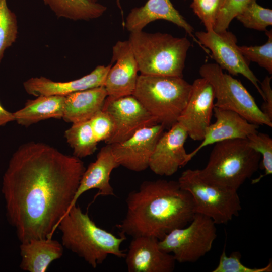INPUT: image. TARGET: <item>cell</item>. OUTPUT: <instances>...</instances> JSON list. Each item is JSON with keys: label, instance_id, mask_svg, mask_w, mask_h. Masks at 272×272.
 I'll return each instance as SVG.
<instances>
[{"label": "cell", "instance_id": "obj_15", "mask_svg": "<svg viewBox=\"0 0 272 272\" xmlns=\"http://www.w3.org/2000/svg\"><path fill=\"white\" fill-rule=\"evenodd\" d=\"M112 63L104 85L110 99L132 95L139 67L128 40L118 41L112 48Z\"/></svg>", "mask_w": 272, "mask_h": 272}, {"label": "cell", "instance_id": "obj_33", "mask_svg": "<svg viewBox=\"0 0 272 272\" xmlns=\"http://www.w3.org/2000/svg\"><path fill=\"white\" fill-rule=\"evenodd\" d=\"M89 121L97 142L105 141L106 143L112 135L114 129L113 123L109 114L101 110Z\"/></svg>", "mask_w": 272, "mask_h": 272}, {"label": "cell", "instance_id": "obj_27", "mask_svg": "<svg viewBox=\"0 0 272 272\" xmlns=\"http://www.w3.org/2000/svg\"><path fill=\"white\" fill-rule=\"evenodd\" d=\"M16 16L8 7L7 0H0V63L7 48L17 39Z\"/></svg>", "mask_w": 272, "mask_h": 272}, {"label": "cell", "instance_id": "obj_7", "mask_svg": "<svg viewBox=\"0 0 272 272\" xmlns=\"http://www.w3.org/2000/svg\"><path fill=\"white\" fill-rule=\"evenodd\" d=\"M178 182L183 189L191 194L195 213L210 218L216 224L227 223L241 210L238 191L206 181L198 169L183 171Z\"/></svg>", "mask_w": 272, "mask_h": 272}, {"label": "cell", "instance_id": "obj_3", "mask_svg": "<svg viewBox=\"0 0 272 272\" xmlns=\"http://www.w3.org/2000/svg\"><path fill=\"white\" fill-rule=\"evenodd\" d=\"M57 228L61 232L63 246L94 268L102 263L109 255L119 258L125 257L126 253L120 246L126 236L117 237L98 227L77 204L65 214Z\"/></svg>", "mask_w": 272, "mask_h": 272}, {"label": "cell", "instance_id": "obj_20", "mask_svg": "<svg viewBox=\"0 0 272 272\" xmlns=\"http://www.w3.org/2000/svg\"><path fill=\"white\" fill-rule=\"evenodd\" d=\"M119 166L110 145L103 147L97 154L96 160L85 169L70 208L76 204L83 193L89 190H98L94 199L101 195L115 196L110 178L112 171Z\"/></svg>", "mask_w": 272, "mask_h": 272}, {"label": "cell", "instance_id": "obj_18", "mask_svg": "<svg viewBox=\"0 0 272 272\" xmlns=\"http://www.w3.org/2000/svg\"><path fill=\"white\" fill-rule=\"evenodd\" d=\"M216 121L207 128L200 144L190 153L192 158L201 149L227 140L246 139L257 131L259 125L251 123L237 113L214 107Z\"/></svg>", "mask_w": 272, "mask_h": 272}, {"label": "cell", "instance_id": "obj_22", "mask_svg": "<svg viewBox=\"0 0 272 272\" xmlns=\"http://www.w3.org/2000/svg\"><path fill=\"white\" fill-rule=\"evenodd\" d=\"M107 97L104 86L67 95L65 96L62 119L72 124L90 120L102 110Z\"/></svg>", "mask_w": 272, "mask_h": 272}, {"label": "cell", "instance_id": "obj_13", "mask_svg": "<svg viewBox=\"0 0 272 272\" xmlns=\"http://www.w3.org/2000/svg\"><path fill=\"white\" fill-rule=\"evenodd\" d=\"M188 134L178 122L163 132L150 159L149 168L155 174L170 176L192 159L184 148Z\"/></svg>", "mask_w": 272, "mask_h": 272}, {"label": "cell", "instance_id": "obj_16", "mask_svg": "<svg viewBox=\"0 0 272 272\" xmlns=\"http://www.w3.org/2000/svg\"><path fill=\"white\" fill-rule=\"evenodd\" d=\"M156 238L133 237L125 257L128 272H172L176 262L171 253L162 251Z\"/></svg>", "mask_w": 272, "mask_h": 272}, {"label": "cell", "instance_id": "obj_23", "mask_svg": "<svg viewBox=\"0 0 272 272\" xmlns=\"http://www.w3.org/2000/svg\"><path fill=\"white\" fill-rule=\"evenodd\" d=\"M65 96H39L28 100L24 107L13 112L15 121L22 126L28 127L49 118L62 119Z\"/></svg>", "mask_w": 272, "mask_h": 272}, {"label": "cell", "instance_id": "obj_25", "mask_svg": "<svg viewBox=\"0 0 272 272\" xmlns=\"http://www.w3.org/2000/svg\"><path fill=\"white\" fill-rule=\"evenodd\" d=\"M67 143L73 150V155L83 158L93 154L97 149V142L89 120L72 124L64 132Z\"/></svg>", "mask_w": 272, "mask_h": 272}, {"label": "cell", "instance_id": "obj_36", "mask_svg": "<svg viewBox=\"0 0 272 272\" xmlns=\"http://www.w3.org/2000/svg\"><path fill=\"white\" fill-rule=\"evenodd\" d=\"M89 1H91V2H95V3H96V2H97V1H98V0H89ZM119 1H120V0H117V4H118L119 6L120 5V2H119Z\"/></svg>", "mask_w": 272, "mask_h": 272}, {"label": "cell", "instance_id": "obj_28", "mask_svg": "<svg viewBox=\"0 0 272 272\" xmlns=\"http://www.w3.org/2000/svg\"><path fill=\"white\" fill-rule=\"evenodd\" d=\"M246 139L250 146L260 154L262 157V168L264 171V174L252 181V184H254L272 174V139L266 133L257 131L249 135Z\"/></svg>", "mask_w": 272, "mask_h": 272}, {"label": "cell", "instance_id": "obj_19", "mask_svg": "<svg viewBox=\"0 0 272 272\" xmlns=\"http://www.w3.org/2000/svg\"><path fill=\"white\" fill-rule=\"evenodd\" d=\"M157 20H166L183 28L202 47L193 34V27L170 0H148L143 6L133 8L126 18L125 27L130 32L141 31L147 24Z\"/></svg>", "mask_w": 272, "mask_h": 272}, {"label": "cell", "instance_id": "obj_12", "mask_svg": "<svg viewBox=\"0 0 272 272\" xmlns=\"http://www.w3.org/2000/svg\"><path fill=\"white\" fill-rule=\"evenodd\" d=\"M214 100V89L208 81L202 77L195 79L188 102L177 120L192 140H203L211 124Z\"/></svg>", "mask_w": 272, "mask_h": 272}, {"label": "cell", "instance_id": "obj_11", "mask_svg": "<svg viewBox=\"0 0 272 272\" xmlns=\"http://www.w3.org/2000/svg\"><path fill=\"white\" fill-rule=\"evenodd\" d=\"M102 110L111 117L113 132L107 144L125 141L138 130L158 124L155 118L133 95L106 98Z\"/></svg>", "mask_w": 272, "mask_h": 272}, {"label": "cell", "instance_id": "obj_8", "mask_svg": "<svg viewBox=\"0 0 272 272\" xmlns=\"http://www.w3.org/2000/svg\"><path fill=\"white\" fill-rule=\"evenodd\" d=\"M199 72L213 88L216 100L214 107L234 111L251 123L272 127V121L262 112L242 84L224 73L217 63H205Z\"/></svg>", "mask_w": 272, "mask_h": 272}, {"label": "cell", "instance_id": "obj_6", "mask_svg": "<svg viewBox=\"0 0 272 272\" xmlns=\"http://www.w3.org/2000/svg\"><path fill=\"white\" fill-rule=\"evenodd\" d=\"M191 84L181 77L139 75L133 96L155 118L169 129L186 106Z\"/></svg>", "mask_w": 272, "mask_h": 272}, {"label": "cell", "instance_id": "obj_32", "mask_svg": "<svg viewBox=\"0 0 272 272\" xmlns=\"http://www.w3.org/2000/svg\"><path fill=\"white\" fill-rule=\"evenodd\" d=\"M251 0H224L220 8L214 31L227 30L232 20Z\"/></svg>", "mask_w": 272, "mask_h": 272}, {"label": "cell", "instance_id": "obj_17", "mask_svg": "<svg viewBox=\"0 0 272 272\" xmlns=\"http://www.w3.org/2000/svg\"><path fill=\"white\" fill-rule=\"evenodd\" d=\"M111 66V63L107 66L98 65L89 74L67 82H55L42 76L31 78L23 83V86L28 94L36 97L65 96L74 92L104 86Z\"/></svg>", "mask_w": 272, "mask_h": 272}, {"label": "cell", "instance_id": "obj_2", "mask_svg": "<svg viewBox=\"0 0 272 272\" xmlns=\"http://www.w3.org/2000/svg\"><path fill=\"white\" fill-rule=\"evenodd\" d=\"M126 213L116 225L120 235L150 236L161 240L171 231L185 227L196 214L191 194L178 181H143L126 199Z\"/></svg>", "mask_w": 272, "mask_h": 272}, {"label": "cell", "instance_id": "obj_34", "mask_svg": "<svg viewBox=\"0 0 272 272\" xmlns=\"http://www.w3.org/2000/svg\"><path fill=\"white\" fill-rule=\"evenodd\" d=\"M271 77L266 76L260 83V88L264 95V102L260 109L264 115L272 121V89L271 87Z\"/></svg>", "mask_w": 272, "mask_h": 272}, {"label": "cell", "instance_id": "obj_14", "mask_svg": "<svg viewBox=\"0 0 272 272\" xmlns=\"http://www.w3.org/2000/svg\"><path fill=\"white\" fill-rule=\"evenodd\" d=\"M165 129L157 124L138 130L124 142L110 144L119 165L135 172L149 168L151 155Z\"/></svg>", "mask_w": 272, "mask_h": 272}, {"label": "cell", "instance_id": "obj_9", "mask_svg": "<svg viewBox=\"0 0 272 272\" xmlns=\"http://www.w3.org/2000/svg\"><path fill=\"white\" fill-rule=\"evenodd\" d=\"M216 225L210 218L196 213L188 226L175 229L159 240V247L172 253L179 263L195 262L211 250L217 237Z\"/></svg>", "mask_w": 272, "mask_h": 272}, {"label": "cell", "instance_id": "obj_5", "mask_svg": "<svg viewBox=\"0 0 272 272\" xmlns=\"http://www.w3.org/2000/svg\"><path fill=\"white\" fill-rule=\"evenodd\" d=\"M260 158L246 139L225 140L215 144L206 167L198 171L206 181L238 191L257 171Z\"/></svg>", "mask_w": 272, "mask_h": 272}, {"label": "cell", "instance_id": "obj_10", "mask_svg": "<svg viewBox=\"0 0 272 272\" xmlns=\"http://www.w3.org/2000/svg\"><path fill=\"white\" fill-rule=\"evenodd\" d=\"M195 36L205 50L206 48L210 50L216 63L222 70L227 71L231 75H243L251 82L264 99L259 80L250 69L249 61L239 51L234 34L227 30L221 32L213 30L197 31Z\"/></svg>", "mask_w": 272, "mask_h": 272}, {"label": "cell", "instance_id": "obj_30", "mask_svg": "<svg viewBox=\"0 0 272 272\" xmlns=\"http://www.w3.org/2000/svg\"><path fill=\"white\" fill-rule=\"evenodd\" d=\"M224 0H192L190 5L203 24L206 31H213Z\"/></svg>", "mask_w": 272, "mask_h": 272}, {"label": "cell", "instance_id": "obj_26", "mask_svg": "<svg viewBox=\"0 0 272 272\" xmlns=\"http://www.w3.org/2000/svg\"><path fill=\"white\" fill-rule=\"evenodd\" d=\"M235 18L247 28L266 31L272 25V10L251 0Z\"/></svg>", "mask_w": 272, "mask_h": 272}, {"label": "cell", "instance_id": "obj_1", "mask_svg": "<svg viewBox=\"0 0 272 272\" xmlns=\"http://www.w3.org/2000/svg\"><path fill=\"white\" fill-rule=\"evenodd\" d=\"M86 168L47 144L21 145L3 175L6 216L21 243L51 238L69 210Z\"/></svg>", "mask_w": 272, "mask_h": 272}, {"label": "cell", "instance_id": "obj_29", "mask_svg": "<svg viewBox=\"0 0 272 272\" xmlns=\"http://www.w3.org/2000/svg\"><path fill=\"white\" fill-rule=\"evenodd\" d=\"M265 32L268 37L265 44L260 46H238V49L247 60L257 63L271 74L272 31L267 30Z\"/></svg>", "mask_w": 272, "mask_h": 272}, {"label": "cell", "instance_id": "obj_31", "mask_svg": "<svg viewBox=\"0 0 272 272\" xmlns=\"http://www.w3.org/2000/svg\"><path fill=\"white\" fill-rule=\"evenodd\" d=\"M241 255L239 252H234L230 256L226 255L225 246L220 256L219 263L213 272H271L272 262L269 261L264 267L251 268L241 262Z\"/></svg>", "mask_w": 272, "mask_h": 272}, {"label": "cell", "instance_id": "obj_24", "mask_svg": "<svg viewBox=\"0 0 272 272\" xmlns=\"http://www.w3.org/2000/svg\"><path fill=\"white\" fill-rule=\"evenodd\" d=\"M58 17L73 20H89L101 16L106 6L89 0H43Z\"/></svg>", "mask_w": 272, "mask_h": 272}, {"label": "cell", "instance_id": "obj_21", "mask_svg": "<svg viewBox=\"0 0 272 272\" xmlns=\"http://www.w3.org/2000/svg\"><path fill=\"white\" fill-rule=\"evenodd\" d=\"M20 267L29 272H45L63 253L61 243L51 238L33 239L21 243Z\"/></svg>", "mask_w": 272, "mask_h": 272}, {"label": "cell", "instance_id": "obj_4", "mask_svg": "<svg viewBox=\"0 0 272 272\" xmlns=\"http://www.w3.org/2000/svg\"><path fill=\"white\" fill-rule=\"evenodd\" d=\"M141 75L183 78L191 43L168 33L130 32L128 40Z\"/></svg>", "mask_w": 272, "mask_h": 272}, {"label": "cell", "instance_id": "obj_35", "mask_svg": "<svg viewBox=\"0 0 272 272\" xmlns=\"http://www.w3.org/2000/svg\"><path fill=\"white\" fill-rule=\"evenodd\" d=\"M13 121H15L13 113L6 110L0 103V126Z\"/></svg>", "mask_w": 272, "mask_h": 272}]
</instances>
